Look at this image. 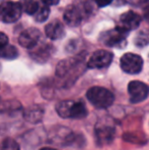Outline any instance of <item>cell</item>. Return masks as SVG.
Instances as JSON below:
<instances>
[{
  "instance_id": "cell-1",
  "label": "cell",
  "mask_w": 149,
  "mask_h": 150,
  "mask_svg": "<svg viewBox=\"0 0 149 150\" xmlns=\"http://www.w3.org/2000/svg\"><path fill=\"white\" fill-rule=\"evenodd\" d=\"M48 140L51 143L58 146H76V145H83L84 139L82 135L73 132L68 128L64 126L55 127L49 133Z\"/></svg>"
},
{
  "instance_id": "cell-2",
  "label": "cell",
  "mask_w": 149,
  "mask_h": 150,
  "mask_svg": "<svg viewBox=\"0 0 149 150\" xmlns=\"http://www.w3.org/2000/svg\"><path fill=\"white\" fill-rule=\"evenodd\" d=\"M56 112L64 119L82 120L87 117L88 110L82 100H64L55 106Z\"/></svg>"
},
{
  "instance_id": "cell-3",
  "label": "cell",
  "mask_w": 149,
  "mask_h": 150,
  "mask_svg": "<svg viewBox=\"0 0 149 150\" xmlns=\"http://www.w3.org/2000/svg\"><path fill=\"white\" fill-rule=\"evenodd\" d=\"M94 132H95L96 144L98 146L110 144L114 139L115 132H117L114 122L112 117H102L97 122Z\"/></svg>"
},
{
  "instance_id": "cell-4",
  "label": "cell",
  "mask_w": 149,
  "mask_h": 150,
  "mask_svg": "<svg viewBox=\"0 0 149 150\" xmlns=\"http://www.w3.org/2000/svg\"><path fill=\"white\" fill-rule=\"evenodd\" d=\"M87 99L96 108H108L114 102V95L106 88L95 86L87 91Z\"/></svg>"
},
{
  "instance_id": "cell-5",
  "label": "cell",
  "mask_w": 149,
  "mask_h": 150,
  "mask_svg": "<svg viewBox=\"0 0 149 150\" xmlns=\"http://www.w3.org/2000/svg\"><path fill=\"white\" fill-rule=\"evenodd\" d=\"M129 32L123 30L119 26L112 30H108L100 36V41L109 47H124L126 46V39Z\"/></svg>"
},
{
  "instance_id": "cell-6",
  "label": "cell",
  "mask_w": 149,
  "mask_h": 150,
  "mask_svg": "<svg viewBox=\"0 0 149 150\" xmlns=\"http://www.w3.org/2000/svg\"><path fill=\"white\" fill-rule=\"evenodd\" d=\"M22 12V7L18 2L5 1L0 3V18L6 24H11L18 21Z\"/></svg>"
},
{
  "instance_id": "cell-7",
  "label": "cell",
  "mask_w": 149,
  "mask_h": 150,
  "mask_svg": "<svg viewBox=\"0 0 149 150\" xmlns=\"http://www.w3.org/2000/svg\"><path fill=\"white\" fill-rule=\"evenodd\" d=\"M121 67L125 73L137 75L143 69V58L135 53H126L121 58Z\"/></svg>"
},
{
  "instance_id": "cell-8",
  "label": "cell",
  "mask_w": 149,
  "mask_h": 150,
  "mask_svg": "<svg viewBox=\"0 0 149 150\" xmlns=\"http://www.w3.org/2000/svg\"><path fill=\"white\" fill-rule=\"evenodd\" d=\"M128 92L130 95V102L131 103H140L146 100L148 97L149 89L145 83L140 81H132L128 86Z\"/></svg>"
},
{
  "instance_id": "cell-9",
  "label": "cell",
  "mask_w": 149,
  "mask_h": 150,
  "mask_svg": "<svg viewBox=\"0 0 149 150\" xmlns=\"http://www.w3.org/2000/svg\"><path fill=\"white\" fill-rule=\"evenodd\" d=\"M113 53L108 50H96L87 62L89 69H104L112 63Z\"/></svg>"
},
{
  "instance_id": "cell-10",
  "label": "cell",
  "mask_w": 149,
  "mask_h": 150,
  "mask_svg": "<svg viewBox=\"0 0 149 150\" xmlns=\"http://www.w3.org/2000/svg\"><path fill=\"white\" fill-rule=\"evenodd\" d=\"M41 37V32L36 28H29L23 31L18 36V43L27 49H32L38 44Z\"/></svg>"
},
{
  "instance_id": "cell-11",
  "label": "cell",
  "mask_w": 149,
  "mask_h": 150,
  "mask_svg": "<svg viewBox=\"0 0 149 150\" xmlns=\"http://www.w3.org/2000/svg\"><path fill=\"white\" fill-rule=\"evenodd\" d=\"M84 14L82 7L76 4H71L64 10V20L70 27H79L83 21Z\"/></svg>"
},
{
  "instance_id": "cell-12",
  "label": "cell",
  "mask_w": 149,
  "mask_h": 150,
  "mask_svg": "<svg viewBox=\"0 0 149 150\" xmlns=\"http://www.w3.org/2000/svg\"><path fill=\"white\" fill-rule=\"evenodd\" d=\"M140 24H141V16L138 14L137 12L129 10L121 16L119 27L123 30L130 32L137 29Z\"/></svg>"
},
{
  "instance_id": "cell-13",
  "label": "cell",
  "mask_w": 149,
  "mask_h": 150,
  "mask_svg": "<svg viewBox=\"0 0 149 150\" xmlns=\"http://www.w3.org/2000/svg\"><path fill=\"white\" fill-rule=\"evenodd\" d=\"M81 62V59L78 57L61 60L56 67V76L61 78V79H66L68 77H70L73 71H75L79 67Z\"/></svg>"
},
{
  "instance_id": "cell-14",
  "label": "cell",
  "mask_w": 149,
  "mask_h": 150,
  "mask_svg": "<svg viewBox=\"0 0 149 150\" xmlns=\"http://www.w3.org/2000/svg\"><path fill=\"white\" fill-rule=\"evenodd\" d=\"M45 33L49 39L58 40L64 37L66 30L61 22H59L58 20H54L45 27Z\"/></svg>"
},
{
  "instance_id": "cell-15",
  "label": "cell",
  "mask_w": 149,
  "mask_h": 150,
  "mask_svg": "<svg viewBox=\"0 0 149 150\" xmlns=\"http://www.w3.org/2000/svg\"><path fill=\"white\" fill-rule=\"evenodd\" d=\"M38 45V44H37ZM35 46L32 48V51H31V57L34 60L38 61L40 63L46 62L49 59L50 55L52 54V47L51 45H47V44H43L41 46Z\"/></svg>"
},
{
  "instance_id": "cell-16",
  "label": "cell",
  "mask_w": 149,
  "mask_h": 150,
  "mask_svg": "<svg viewBox=\"0 0 149 150\" xmlns=\"http://www.w3.org/2000/svg\"><path fill=\"white\" fill-rule=\"evenodd\" d=\"M24 119L31 124H38L43 119L44 108L40 105H32L23 111Z\"/></svg>"
},
{
  "instance_id": "cell-17",
  "label": "cell",
  "mask_w": 149,
  "mask_h": 150,
  "mask_svg": "<svg viewBox=\"0 0 149 150\" xmlns=\"http://www.w3.org/2000/svg\"><path fill=\"white\" fill-rule=\"evenodd\" d=\"M18 56V51L16 49V46L9 45V44H6V45L0 47V58H3V59H16Z\"/></svg>"
},
{
  "instance_id": "cell-18",
  "label": "cell",
  "mask_w": 149,
  "mask_h": 150,
  "mask_svg": "<svg viewBox=\"0 0 149 150\" xmlns=\"http://www.w3.org/2000/svg\"><path fill=\"white\" fill-rule=\"evenodd\" d=\"M20 5L22 10L27 14L33 16L39 8V1L38 0H20Z\"/></svg>"
},
{
  "instance_id": "cell-19",
  "label": "cell",
  "mask_w": 149,
  "mask_h": 150,
  "mask_svg": "<svg viewBox=\"0 0 149 150\" xmlns=\"http://www.w3.org/2000/svg\"><path fill=\"white\" fill-rule=\"evenodd\" d=\"M49 13H50V9L49 7H48L47 5H42V6H39V8H38V10L36 12H35L33 16H34V18L35 21L38 23H43L45 22L46 20L48 18V16H49Z\"/></svg>"
},
{
  "instance_id": "cell-20",
  "label": "cell",
  "mask_w": 149,
  "mask_h": 150,
  "mask_svg": "<svg viewBox=\"0 0 149 150\" xmlns=\"http://www.w3.org/2000/svg\"><path fill=\"white\" fill-rule=\"evenodd\" d=\"M0 150H20V145L13 139L6 138L0 143Z\"/></svg>"
},
{
  "instance_id": "cell-21",
  "label": "cell",
  "mask_w": 149,
  "mask_h": 150,
  "mask_svg": "<svg viewBox=\"0 0 149 150\" xmlns=\"http://www.w3.org/2000/svg\"><path fill=\"white\" fill-rule=\"evenodd\" d=\"M135 43L138 47H143L148 44V36L146 34V32H141L138 34V36L136 37Z\"/></svg>"
},
{
  "instance_id": "cell-22",
  "label": "cell",
  "mask_w": 149,
  "mask_h": 150,
  "mask_svg": "<svg viewBox=\"0 0 149 150\" xmlns=\"http://www.w3.org/2000/svg\"><path fill=\"white\" fill-rule=\"evenodd\" d=\"M113 0H95L96 4H97L98 7H105L108 4H110Z\"/></svg>"
},
{
  "instance_id": "cell-23",
  "label": "cell",
  "mask_w": 149,
  "mask_h": 150,
  "mask_svg": "<svg viewBox=\"0 0 149 150\" xmlns=\"http://www.w3.org/2000/svg\"><path fill=\"white\" fill-rule=\"evenodd\" d=\"M8 43V37L4 33L0 32V47L6 45Z\"/></svg>"
},
{
  "instance_id": "cell-24",
  "label": "cell",
  "mask_w": 149,
  "mask_h": 150,
  "mask_svg": "<svg viewBox=\"0 0 149 150\" xmlns=\"http://www.w3.org/2000/svg\"><path fill=\"white\" fill-rule=\"evenodd\" d=\"M60 0H42L43 4L47 6H51V5H56V4L59 3Z\"/></svg>"
},
{
  "instance_id": "cell-25",
  "label": "cell",
  "mask_w": 149,
  "mask_h": 150,
  "mask_svg": "<svg viewBox=\"0 0 149 150\" xmlns=\"http://www.w3.org/2000/svg\"><path fill=\"white\" fill-rule=\"evenodd\" d=\"M40 150H57V149H54V148H51V147H43Z\"/></svg>"
}]
</instances>
